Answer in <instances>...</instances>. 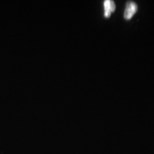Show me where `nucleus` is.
Here are the masks:
<instances>
[{
  "label": "nucleus",
  "mask_w": 154,
  "mask_h": 154,
  "mask_svg": "<svg viewBox=\"0 0 154 154\" xmlns=\"http://www.w3.org/2000/svg\"><path fill=\"white\" fill-rule=\"evenodd\" d=\"M116 4L113 1L106 0L104 1L105 17L109 18L111 13L116 11Z\"/></svg>",
  "instance_id": "f03ea898"
},
{
  "label": "nucleus",
  "mask_w": 154,
  "mask_h": 154,
  "mask_svg": "<svg viewBox=\"0 0 154 154\" xmlns=\"http://www.w3.org/2000/svg\"><path fill=\"white\" fill-rule=\"evenodd\" d=\"M138 9L137 5L133 1H128L126 4V9L124 13L125 18L127 20L131 19L134 15L137 13Z\"/></svg>",
  "instance_id": "f257e3e1"
}]
</instances>
